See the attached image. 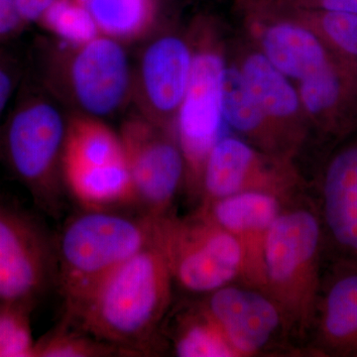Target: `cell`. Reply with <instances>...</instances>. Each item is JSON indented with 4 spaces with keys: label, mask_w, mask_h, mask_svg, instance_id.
Wrapping results in <instances>:
<instances>
[{
    "label": "cell",
    "mask_w": 357,
    "mask_h": 357,
    "mask_svg": "<svg viewBox=\"0 0 357 357\" xmlns=\"http://www.w3.org/2000/svg\"><path fill=\"white\" fill-rule=\"evenodd\" d=\"M22 63L15 54L0 45V126L9 103L22 79Z\"/></svg>",
    "instance_id": "4316f807"
},
{
    "label": "cell",
    "mask_w": 357,
    "mask_h": 357,
    "mask_svg": "<svg viewBox=\"0 0 357 357\" xmlns=\"http://www.w3.org/2000/svg\"><path fill=\"white\" fill-rule=\"evenodd\" d=\"M84 6L107 36L133 38L151 24L157 0H88Z\"/></svg>",
    "instance_id": "44dd1931"
},
{
    "label": "cell",
    "mask_w": 357,
    "mask_h": 357,
    "mask_svg": "<svg viewBox=\"0 0 357 357\" xmlns=\"http://www.w3.org/2000/svg\"><path fill=\"white\" fill-rule=\"evenodd\" d=\"M192 65V44L175 34L154 39L143 52L137 96L144 117L162 128H175Z\"/></svg>",
    "instance_id": "30bf717a"
},
{
    "label": "cell",
    "mask_w": 357,
    "mask_h": 357,
    "mask_svg": "<svg viewBox=\"0 0 357 357\" xmlns=\"http://www.w3.org/2000/svg\"><path fill=\"white\" fill-rule=\"evenodd\" d=\"M53 255L38 222L0 204V302L31 298L50 276Z\"/></svg>",
    "instance_id": "9c48e42d"
},
{
    "label": "cell",
    "mask_w": 357,
    "mask_h": 357,
    "mask_svg": "<svg viewBox=\"0 0 357 357\" xmlns=\"http://www.w3.org/2000/svg\"><path fill=\"white\" fill-rule=\"evenodd\" d=\"M192 45L191 77L175 122V136L182 150L185 177L201 187L211 150L222 137V79L225 58L206 24Z\"/></svg>",
    "instance_id": "8992f818"
},
{
    "label": "cell",
    "mask_w": 357,
    "mask_h": 357,
    "mask_svg": "<svg viewBox=\"0 0 357 357\" xmlns=\"http://www.w3.org/2000/svg\"><path fill=\"white\" fill-rule=\"evenodd\" d=\"M324 229L311 211L281 213L264 246V290L301 326L314 321L319 299V255Z\"/></svg>",
    "instance_id": "277c9868"
},
{
    "label": "cell",
    "mask_w": 357,
    "mask_h": 357,
    "mask_svg": "<svg viewBox=\"0 0 357 357\" xmlns=\"http://www.w3.org/2000/svg\"><path fill=\"white\" fill-rule=\"evenodd\" d=\"M41 20L50 31L70 44L86 43L100 32L88 9L77 0H56Z\"/></svg>",
    "instance_id": "cb8c5ba5"
},
{
    "label": "cell",
    "mask_w": 357,
    "mask_h": 357,
    "mask_svg": "<svg viewBox=\"0 0 357 357\" xmlns=\"http://www.w3.org/2000/svg\"><path fill=\"white\" fill-rule=\"evenodd\" d=\"M323 229L340 260L357 263V136L333 152L321 181Z\"/></svg>",
    "instance_id": "5bb4252c"
},
{
    "label": "cell",
    "mask_w": 357,
    "mask_h": 357,
    "mask_svg": "<svg viewBox=\"0 0 357 357\" xmlns=\"http://www.w3.org/2000/svg\"><path fill=\"white\" fill-rule=\"evenodd\" d=\"M119 136L136 201L147 208L148 215L163 217L185 175L175 134L146 117H133L124 122Z\"/></svg>",
    "instance_id": "ba28073f"
},
{
    "label": "cell",
    "mask_w": 357,
    "mask_h": 357,
    "mask_svg": "<svg viewBox=\"0 0 357 357\" xmlns=\"http://www.w3.org/2000/svg\"><path fill=\"white\" fill-rule=\"evenodd\" d=\"M62 171L73 196L88 210H105L136 201L126 160L109 165L67 168Z\"/></svg>",
    "instance_id": "d6986e66"
},
{
    "label": "cell",
    "mask_w": 357,
    "mask_h": 357,
    "mask_svg": "<svg viewBox=\"0 0 357 357\" xmlns=\"http://www.w3.org/2000/svg\"><path fill=\"white\" fill-rule=\"evenodd\" d=\"M251 10V32L259 51L292 81L312 76L331 62L333 53L318 35L299 21L258 7Z\"/></svg>",
    "instance_id": "7c38bea8"
},
{
    "label": "cell",
    "mask_w": 357,
    "mask_h": 357,
    "mask_svg": "<svg viewBox=\"0 0 357 357\" xmlns=\"http://www.w3.org/2000/svg\"><path fill=\"white\" fill-rule=\"evenodd\" d=\"M159 217L89 210L66 225L58 246L59 277L69 312L121 264L151 243Z\"/></svg>",
    "instance_id": "7a4b0ae2"
},
{
    "label": "cell",
    "mask_w": 357,
    "mask_h": 357,
    "mask_svg": "<svg viewBox=\"0 0 357 357\" xmlns=\"http://www.w3.org/2000/svg\"><path fill=\"white\" fill-rule=\"evenodd\" d=\"M172 281L157 220L151 243L112 272L70 317L83 332L133 356L163 318Z\"/></svg>",
    "instance_id": "6da1fadb"
},
{
    "label": "cell",
    "mask_w": 357,
    "mask_h": 357,
    "mask_svg": "<svg viewBox=\"0 0 357 357\" xmlns=\"http://www.w3.org/2000/svg\"><path fill=\"white\" fill-rule=\"evenodd\" d=\"M265 10L299 21L316 33L333 53L357 65V13L311 9Z\"/></svg>",
    "instance_id": "7402d4cb"
},
{
    "label": "cell",
    "mask_w": 357,
    "mask_h": 357,
    "mask_svg": "<svg viewBox=\"0 0 357 357\" xmlns=\"http://www.w3.org/2000/svg\"><path fill=\"white\" fill-rule=\"evenodd\" d=\"M222 115L230 128L261 148L265 153L282 158L287 152L238 67L227 66L223 72Z\"/></svg>",
    "instance_id": "ac0fdd59"
},
{
    "label": "cell",
    "mask_w": 357,
    "mask_h": 357,
    "mask_svg": "<svg viewBox=\"0 0 357 357\" xmlns=\"http://www.w3.org/2000/svg\"><path fill=\"white\" fill-rule=\"evenodd\" d=\"M27 23L14 0H0V45L20 34Z\"/></svg>",
    "instance_id": "f1b7e54d"
},
{
    "label": "cell",
    "mask_w": 357,
    "mask_h": 357,
    "mask_svg": "<svg viewBox=\"0 0 357 357\" xmlns=\"http://www.w3.org/2000/svg\"><path fill=\"white\" fill-rule=\"evenodd\" d=\"M237 67L287 151L312 126L298 89L259 50L244 55Z\"/></svg>",
    "instance_id": "2e32d148"
},
{
    "label": "cell",
    "mask_w": 357,
    "mask_h": 357,
    "mask_svg": "<svg viewBox=\"0 0 357 357\" xmlns=\"http://www.w3.org/2000/svg\"><path fill=\"white\" fill-rule=\"evenodd\" d=\"M175 351L181 357L237 356L206 309L185 319L175 340Z\"/></svg>",
    "instance_id": "603a6c76"
},
{
    "label": "cell",
    "mask_w": 357,
    "mask_h": 357,
    "mask_svg": "<svg viewBox=\"0 0 357 357\" xmlns=\"http://www.w3.org/2000/svg\"><path fill=\"white\" fill-rule=\"evenodd\" d=\"M241 244L244 278L264 287V246L268 231L281 213L277 195L263 191L238 192L206 204L204 211Z\"/></svg>",
    "instance_id": "4fadbf2b"
},
{
    "label": "cell",
    "mask_w": 357,
    "mask_h": 357,
    "mask_svg": "<svg viewBox=\"0 0 357 357\" xmlns=\"http://www.w3.org/2000/svg\"><path fill=\"white\" fill-rule=\"evenodd\" d=\"M158 237L173 280L191 292H213L241 274V244L204 211L183 222L159 217Z\"/></svg>",
    "instance_id": "5b68a950"
},
{
    "label": "cell",
    "mask_w": 357,
    "mask_h": 357,
    "mask_svg": "<svg viewBox=\"0 0 357 357\" xmlns=\"http://www.w3.org/2000/svg\"><path fill=\"white\" fill-rule=\"evenodd\" d=\"M70 45L59 55V79L63 81L59 86L66 96L86 116L100 119L119 112L133 88L123 47L107 35Z\"/></svg>",
    "instance_id": "52a82bcc"
},
{
    "label": "cell",
    "mask_w": 357,
    "mask_h": 357,
    "mask_svg": "<svg viewBox=\"0 0 357 357\" xmlns=\"http://www.w3.org/2000/svg\"><path fill=\"white\" fill-rule=\"evenodd\" d=\"M281 159L263 155L239 138L220 137L208 154L202 178L206 201L213 203L246 191L278 195L290 182Z\"/></svg>",
    "instance_id": "8fae6325"
},
{
    "label": "cell",
    "mask_w": 357,
    "mask_h": 357,
    "mask_svg": "<svg viewBox=\"0 0 357 357\" xmlns=\"http://www.w3.org/2000/svg\"><path fill=\"white\" fill-rule=\"evenodd\" d=\"M206 309L237 356L260 351L283 319L280 309L269 296L248 289H218Z\"/></svg>",
    "instance_id": "9a60e30c"
},
{
    "label": "cell",
    "mask_w": 357,
    "mask_h": 357,
    "mask_svg": "<svg viewBox=\"0 0 357 357\" xmlns=\"http://www.w3.org/2000/svg\"><path fill=\"white\" fill-rule=\"evenodd\" d=\"M321 349L333 356L357 357V263L340 260L319 299Z\"/></svg>",
    "instance_id": "e0dca14e"
},
{
    "label": "cell",
    "mask_w": 357,
    "mask_h": 357,
    "mask_svg": "<svg viewBox=\"0 0 357 357\" xmlns=\"http://www.w3.org/2000/svg\"><path fill=\"white\" fill-rule=\"evenodd\" d=\"M21 15L27 22L41 20L56 0H14Z\"/></svg>",
    "instance_id": "f546056e"
},
{
    "label": "cell",
    "mask_w": 357,
    "mask_h": 357,
    "mask_svg": "<svg viewBox=\"0 0 357 357\" xmlns=\"http://www.w3.org/2000/svg\"><path fill=\"white\" fill-rule=\"evenodd\" d=\"M116 354L128 356V351L107 344L83 332L59 330L36 342L34 357H98Z\"/></svg>",
    "instance_id": "d4e9b609"
},
{
    "label": "cell",
    "mask_w": 357,
    "mask_h": 357,
    "mask_svg": "<svg viewBox=\"0 0 357 357\" xmlns=\"http://www.w3.org/2000/svg\"><path fill=\"white\" fill-rule=\"evenodd\" d=\"M77 2H79V3H82L84 4L86 3V1H88V0H77Z\"/></svg>",
    "instance_id": "4dcf8cb0"
},
{
    "label": "cell",
    "mask_w": 357,
    "mask_h": 357,
    "mask_svg": "<svg viewBox=\"0 0 357 357\" xmlns=\"http://www.w3.org/2000/svg\"><path fill=\"white\" fill-rule=\"evenodd\" d=\"M31 307L20 303L0 304V357H34Z\"/></svg>",
    "instance_id": "484cf974"
},
{
    "label": "cell",
    "mask_w": 357,
    "mask_h": 357,
    "mask_svg": "<svg viewBox=\"0 0 357 357\" xmlns=\"http://www.w3.org/2000/svg\"><path fill=\"white\" fill-rule=\"evenodd\" d=\"M249 3L270 10L311 9L357 13V0H250Z\"/></svg>",
    "instance_id": "83f0119b"
},
{
    "label": "cell",
    "mask_w": 357,
    "mask_h": 357,
    "mask_svg": "<svg viewBox=\"0 0 357 357\" xmlns=\"http://www.w3.org/2000/svg\"><path fill=\"white\" fill-rule=\"evenodd\" d=\"M20 89L0 126V160L36 204L52 210L68 123L58 107L33 86Z\"/></svg>",
    "instance_id": "3957f363"
},
{
    "label": "cell",
    "mask_w": 357,
    "mask_h": 357,
    "mask_svg": "<svg viewBox=\"0 0 357 357\" xmlns=\"http://www.w3.org/2000/svg\"><path fill=\"white\" fill-rule=\"evenodd\" d=\"M121 136L95 117L79 115L67 126L62 170L109 165L124 161Z\"/></svg>",
    "instance_id": "ffe728a7"
}]
</instances>
